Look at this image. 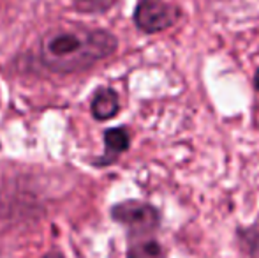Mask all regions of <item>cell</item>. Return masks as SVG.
<instances>
[{
  "label": "cell",
  "mask_w": 259,
  "mask_h": 258,
  "mask_svg": "<svg viewBox=\"0 0 259 258\" xmlns=\"http://www.w3.org/2000/svg\"><path fill=\"white\" fill-rule=\"evenodd\" d=\"M118 39L104 28H58L41 41L39 60L53 72H76L111 57Z\"/></svg>",
  "instance_id": "6da1fadb"
},
{
  "label": "cell",
  "mask_w": 259,
  "mask_h": 258,
  "mask_svg": "<svg viewBox=\"0 0 259 258\" xmlns=\"http://www.w3.org/2000/svg\"><path fill=\"white\" fill-rule=\"evenodd\" d=\"M111 217L134 234H155L160 225V214L154 205L140 200H127L111 207Z\"/></svg>",
  "instance_id": "7a4b0ae2"
},
{
  "label": "cell",
  "mask_w": 259,
  "mask_h": 258,
  "mask_svg": "<svg viewBox=\"0 0 259 258\" xmlns=\"http://www.w3.org/2000/svg\"><path fill=\"white\" fill-rule=\"evenodd\" d=\"M180 11L164 0H140L134 9V23L145 34H157L177 23Z\"/></svg>",
  "instance_id": "3957f363"
},
{
  "label": "cell",
  "mask_w": 259,
  "mask_h": 258,
  "mask_svg": "<svg viewBox=\"0 0 259 258\" xmlns=\"http://www.w3.org/2000/svg\"><path fill=\"white\" fill-rule=\"evenodd\" d=\"M131 147V133L125 126H120V128H111L104 131V152L92 161V165L96 168H104L113 163L118 161V158L127 152Z\"/></svg>",
  "instance_id": "277c9868"
},
{
  "label": "cell",
  "mask_w": 259,
  "mask_h": 258,
  "mask_svg": "<svg viewBox=\"0 0 259 258\" xmlns=\"http://www.w3.org/2000/svg\"><path fill=\"white\" fill-rule=\"evenodd\" d=\"M120 110V99L116 90L111 87H99L94 92L92 101H90V112H92L94 119L97 121H109V119L116 117Z\"/></svg>",
  "instance_id": "5b68a950"
},
{
  "label": "cell",
  "mask_w": 259,
  "mask_h": 258,
  "mask_svg": "<svg viewBox=\"0 0 259 258\" xmlns=\"http://www.w3.org/2000/svg\"><path fill=\"white\" fill-rule=\"evenodd\" d=\"M127 258H164V249L155 234H134L129 235Z\"/></svg>",
  "instance_id": "8992f818"
},
{
  "label": "cell",
  "mask_w": 259,
  "mask_h": 258,
  "mask_svg": "<svg viewBox=\"0 0 259 258\" xmlns=\"http://www.w3.org/2000/svg\"><path fill=\"white\" fill-rule=\"evenodd\" d=\"M79 13H106L116 0H71Z\"/></svg>",
  "instance_id": "52a82bcc"
},
{
  "label": "cell",
  "mask_w": 259,
  "mask_h": 258,
  "mask_svg": "<svg viewBox=\"0 0 259 258\" xmlns=\"http://www.w3.org/2000/svg\"><path fill=\"white\" fill-rule=\"evenodd\" d=\"M45 258H62V255H60V253H57V251H53V253H48Z\"/></svg>",
  "instance_id": "ba28073f"
},
{
  "label": "cell",
  "mask_w": 259,
  "mask_h": 258,
  "mask_svg": "<svg viewBox=\"0 0 259 258\" xmlns=\"http://www.w3.org/2000/svg\"><path fill=\"white\" fill-rule=\"evenodd\" d=\"M254 82H256V89L259 90V71L256 72V80H254Z\"/></svg>",
  "instance_id": "9c48e42d"
}]
</instances>
